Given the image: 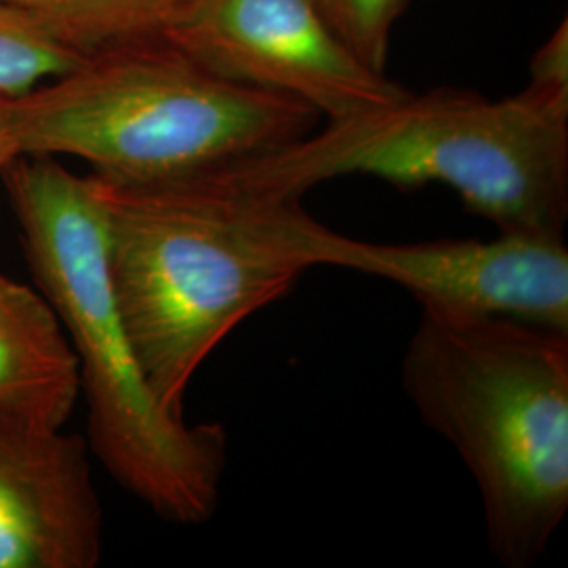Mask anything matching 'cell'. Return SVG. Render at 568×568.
Wrapping results in <instances>:
<instances>
[{
  "label": "cell",
  "instance_id": "cell-8",
  "mask_svg": "<svg viewBox=\"0 0 568 568\" xmlns=\"http://www.w3.org/2000/svg\"><path fill=\"white\" fill-rule=\"evenodd\" d=\"M102 551L89 443L0 419V568H93Z\"/></svg>",
  "mask_w": 568,
  "mask_h": 568
},
{
  "label": "cell",
  "instance_id": "cell-13",
  "mask_svg": "<svg viewBox=\"0 0 568 568\" xmlns=\"http://www.w3.org/2000/svg\"><path fill=\"white\" fill-rule=\"evenodd\" d=\"M527 87L568 98V21L549 37V41L530 61V81Z\"/></svg>",
  "mask_w": 568,
  "mask_h": 568
},
{
  "label": "cell",
  "instance_id": "cell-3",
  "mask_svg": "<svg viewBox=\"0 0 568 568\" xmlns=\"http://www.w3.org/2000/svg\"><path fill=\"white\" fill-rule=\"evenodd\" d=\"M213 171L246 190L293 199L347 175L403 190L440 183L497 232L565 239L568 98L530 87L504 100L462 89L408 93Z\"/></svg>",
  "mask_w": 568,
  "mask_h": 568
},
{
  "label": "cell",
  "instance_id": "cell-4",
  "mask_svg": "<svg viewBox=\"0 0 568 568\" xmlns=\"http://www.w3.org/2000/svg\"><path fill=\"white\" fill-rule=\"evenodd\" d=\"M403 387L471 474L495 560L537 565L568 511V333L422 307Z\"/></svg>",
  "mask_w": 568,
  "mask_h": 568
},
{
  "label": "cell",
  "instance_id": "cell-5",
  "mask_svg": "<svg viewBox=\"0 0 568 568\" xmlns=\"http://www.w3.org/2000/svg\"><path fill=\"white\" fill-rule=\"evenodd\" d=\"M0 112L20 156H74L124 183L241 163L304 138L321 119L300 100L215 74L164 39L89 55L0 98Z\"/></svg>",
  "mask_w": 568,
  "mask_h": 568
},
{
  "label": "cell",
  "instance_id": "cell-11",
  "mask_svg": "<svg viewBox=\"0 0 568 568\" xmlns=\"http://www.w3.org/2000/svg\"><path fill=\"white\" fill-rule=\"evenodd\" d=\"M87 60L37 21L0 2V98H16Z\"/></svg>",
  "mask_w": 568,
  "mask_h": 568
},
{
  "label": "cell",
  "instance_id": "cell-12",
  "mask_svg": "<svg viewBox=\"0 0 568 568\" xmlns=\"http://www.w3.org/2000/svg\"><path fill=\"white\" fill-rule=\"evenodd\" d=\"M342 41L375 70L386 72L392 30L408 0H314Z\"/></svg>",
  "mask_w": 568,
  "mask_h": 568
},
{
  "label": "cell",
  "instance_id": "cell-7",
  "mask_svg": "<svg viewBox=\"0 0 568 568\" xmlns=\"http://www.w3.org/2000/svg\"><path fill=\"white\" fill-rule=\"evenodd\" d=\"M326 265L398 284L422 307L568 333L565 239L499 232L490 241L386 244L333 232Z\"/></svg>",
  "mask_w": 568,
  "mask_h": 568
},
{
  "label": "cell",
  "instance_id": "cell-14",
  "mask_svg": "<svg viewBox=\"0 0 568 568\" xmlns=\"http://www.w3.org/2000/svg\"><path fill=\"white\" fill-rule=\"evenodd\" d=\"M16 159H20V154H18V148H16V143L11 140L9 129H7V124L2 121V112H0V173L9 164L13 163Z\"/></svg>",
  "mask_w": 568,
  "mask_h": 568
},
{
  "label": "cell",
  "instance_id": "cell-1",
  "mask_svg": "<svg viewBox=\"0 0 568 568\" xmlns=\"http://www.w3.org/2000/svg\"><path fill=\"white\" fill-rule=\"evenodd\" d=\"M91 178L122 321L156 398L183 415L204 361L326 264L333 230L304 199L246 190L215 171L145 183Z\"/></svg>",
  "mask_w": 568,
  "mask_h": 568
},
{
  "label": "cell",
  "instance_id": "cell-10",
  "mask_svg": "<svg viewBox=\"0 0 568 568\" xmlns=\"http://www.w3.org/2000/svg\"><path fill=\"white\" fill-rule=\"evenodd\" d=\"M84 58L161 41L194 0H0Z\"/></svg>",
  "mask_w": 568,
  "mask_h": 568
},
{
  "label": "cell",
  "instance_id": "cell-2",
  "mask_svg": "<svg viewBox=\"0 0 568 568\" xmlns=\"http://www.w3.org/2000/svg\"><path fill=\"white\" fill-rule=\"evenodd\" d=\"M2 175L26 260L79 361L89 447L154 514L204 525L220 506L227 436L166 410L150 386L112 293L93 178L53 156H20Z\"/></svg>",
  "mask_w": 568,
  "mask_h": 568
},
{
  "label": "cell",
  "instance_id": "cell-9",
  "mask_svg": "<svg viewBox=\"0 0 568 568\" xmlns=\"http://www.w3.org/2000/svg\"><path fill=\"white\" fill-rule=\"evenodd\" d=\"M79 394V361L53 305L0 276V419L63 427Z\"/></svg>",
  "mask_w": 568,
  "mask_h": 568
},
{
  "label": "cell",
  "instance_id": "cell-6",
  "mask_svg": "<svg viewBox=\"0 0 568 568\" xmlns=\"http://www.w3.org/2000/svg\"><path fill=\"white\" fill-rule=\"evenodd\" d=\"M164 41L230 81L339 121L410 91L358 58L314 0H194Z\"/></svg>",
  "mask_w": 568,
  "mask_h": 568
}]
</instances>
